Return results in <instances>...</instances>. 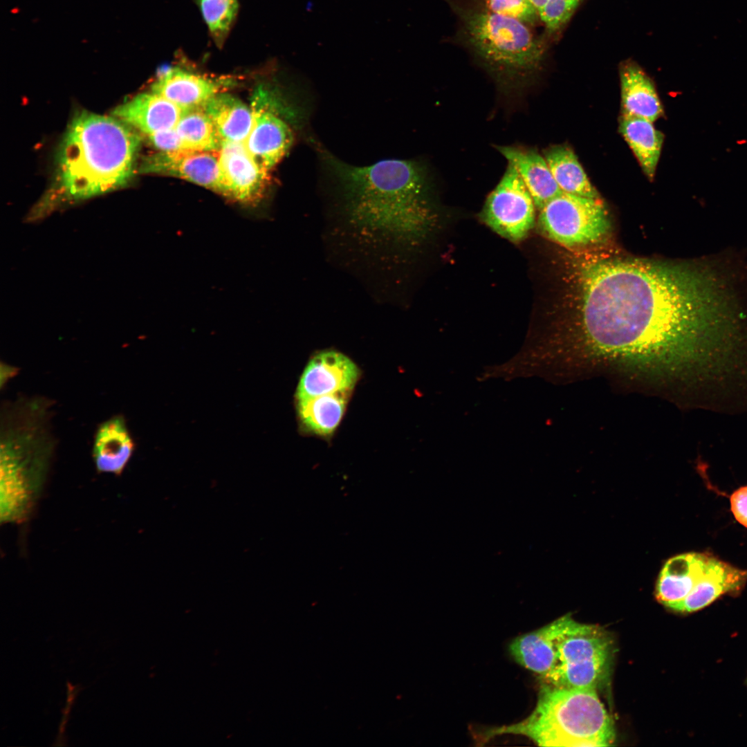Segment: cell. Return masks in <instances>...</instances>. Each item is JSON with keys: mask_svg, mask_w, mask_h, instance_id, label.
<instances>
[{"mask_svg": "<svg viewBox=\"0 0 747 747\" xmlns=\"http://www.w3.org/2000/svg\"><path fill=\"white\" fill-rule=\"evenodd\" d=\"M562 348L570 378L609 373L708 410L747 367V274L730 254L578 263Z\"/></svg>", "mask_w": 747, "mask_h": 747, "instance_id": "6da1fadb", "label": "cell"}, {"mask_svg": "<svg viewBox=\"0 0 747 747\" xmlns=\"http://www.w3.org/2000/svg\"><path fill=\"white\" fill-rule=\"evenodd\" d=\"M140 141L134 129L112 116L77 113L60 143L54 181L27 221L125 187L136 171Z\"/></svg>", "mask_w": 747, "mask_h": 747, "instance_id": "7a4b0ae2", "label": "cell"}, {"mask_svg": "<svg viewBox=\"0 0 747 747\" xmlns=\"http://www.w3.org/2000/svg\"><path fill=\"white\" fill-rule=\"evenodd\" d=\"M320 152L354 221L401 241L419 240L431 230L435 216L426 172L419 163L387 159L355 166L326 150Z\"/></svg>", "mask_w": 747, "mask_h": 747, "instance_id": "3957f363", "label": "cell"}, {"mask_svg": "<svg viewBox=\"0 0 747 747\" xmlns=\"http://www.w3.org/2000/svg\"><path fill=\"white\" fill-rule=\"evenodd\" d=\"M51 407L48 399L37 396L18 398L1 409L2 524L24 522L43 488L55 446L50 427Z\"/></svg>", "mask_w": 747, "mask_h": 747, "instance_id": "277c9868", "label": "cell"}, {"mask_svg": "<svg viewBox=\"0 0 747 747\" xmlns=\"http://www.w3.org/2000/svg\"><path fill=\"white\" fill-rule=\"evenodd\" d=\"M525 736L541 746H609L615 741L612 719L597 690L546 684L536 707L523 721L493 728L483 737Z\"/></svg>", "mask_w": 747, "mask_h": 747, "instance_id": "5b68a950", "label": "cell"}, {"mask_svg": "<svg viewBox=\"0 0 747 747\" xmlns=\"http://www.w3.org/2000/svg\"><path fill=\"white\" fill-rule=\"evenodd\" d=\"M456 15L465 44L498 76L520 79L539 67L543 48L526 24L461 0H444Z\"/></svg>", "mask_w": 747, "mask_h": 747, "instance_id": "8992f818", "label": "cell"}, {"mask_svg": "<svg viewBox=\"0 0 747 747\" xmlns=\"http://www.w3.org/2000/svg\"><path fill=\"white\" fill-rule=\"evenodd\" d=\"M614 654L607 631L571 618L558 638L554 665L543 678L556 687L597 690L609 679Z\"/></svg>", "mask_w": 747, "mask_h": 747, "instance_id": "52a82bcc", "label": "cell"}, {"mask_svg": "<svg viewBox=\"0 0 747 747\" xmlns=\"http://www.w3.org/2000/svg\"><path fill=\"white\" fill-rule=\"evenodd\" d=\"M537 221L548 238L567 248L598 243L611 228L607 211L599 198L564 192L540 210Z\"/></svg>", "mask_w": 747, "mask_h": 747, "instance_id": "ba28073f", "label": "cell"}, {"mask_svg": "<svg viewBox=\"0 0 747 747\" xmlns=\"http://www.w3.org/2000/svg\"><path fill=\"white\" fill-rule=\"evenodd\" d=\"M287 105L262 85L252 96V124L243 143L256 162L268 171L290 147L294 138L291 124L301 118L299 112Z\"/></svg>", "mask_w": 747, "mask_h": 747, "instance_id": "9c48e42d", "label": "cell"}, {"mask_svg": "<svg viewBox=\"0 0 747 747\" xmlns=\"http://www.w3.org/2000/svg\"><path fill=\"white\" fill-rule=\"evenodd\" d=\"M535 205L511 163L487 197L481 217L494 232L513 242L524 239L535 221Z\"/></svg>", "mask_w": 747, "mask_h": 747, "instance_id": "30bf717a", "label": "cell"}, {"mask_svg": "<svg viewBox=\"0 0 747 747\" xmlns=\"http://www.w3.org/2000/svg\"><path fill=\"white\" fill-rule=\"evenodd\" d=\"M138 172L181 178L223 196L224 194V181L218 151H160L146 156L142 160Z\"/></svg>", "mask_w": 747, "mask_h": 747, "instance_id": "8fae6325", "label": "cell"}, {"mask_svg": "<svg viewBox=\"0 0 747 747\" xmlns=\"http://www.w3.org/2000/svg\"><path fill=\"white\" fill-rule=\"evenodd\" d=\"M218 156L223 196L246 205L258 202L269 183L268 170L256 162L244 143L223 141Z\"/></svg>", "mask_w": 747, "mask_h": 747, "instance_id": "7c38bea8", "label": "cell"}, {"mask_svg": "<svg viewBox=\"0 0 747 747\" xmlns=\"http://www.w3.org/2000/svg\"><path fill=\"white\" fill-rule=\"evenodd\" d=\"M359 375L358 367L345 355L334 351L321 352L305 367L296 399L351 391Z\"/></svg>", "mask_w": 747, "mask_h": 747, "instance_id": "4fadbf2b", "label": "cell"}, {"mask_svg": "<svg viewBox=\"0 0 747 747\" xmlns=\"http://www.w3.org/2000/svg\"><path fill=\"white\" fill-rule=\"evenodd\" d=\"M229 83L228 80L210 77L174 66L160 71L151 86V91L188 110L201 108Z\"/></svg>", "mask_w": 747, "mask_h": 747, "instance_id": "5bb4252c", "label": "cell"}, {"mask_svg": "<svg viewBox=\"0 0 747 747\" xmlns=\"http://www.w3.org/2000/svg\"><path fill=\"white\" fill-rule=\"evenodd\" d=\"M184 111L151 91L127 100L116 107L111 115L134 129L149 135L175 128Z\"/></svg>", "mask_w": 747, "mask_h": 747, "instance_id": "9a60e30c", "label": "cell"}, {"mask_svg": "<svg viewBox=\"0 0 747 747\" xmlns=\"http://www.w3.org/2000/svg\"><path fill=\"white\" fill-rule=\"evenodd\" d=\"M746 581V570L711 557L690 593L670 609L682 613L700 610L725 593L740 591Z\"/></svg>", "mask_w": 747, "mask_h": 747, "instance_id": "2e32d148", "label": "cell"}, {"mask_svg": "<svg viewBox=\"0 0 747 747\" xmlns=\"http://www.w3.org/2000/svg\"><path fill=\"white\" fill-rule=\"evenodd\" d=\"M571 618L569 614L563 616L515 638L509 646L510 654L517 663L544 676L554 665L558 638Z\"/></svg>", "mask_w": 747, "mask_h": 747, "instance_id": "e0dca14e", "label": "cell"}, {"mask_svg": "<svg viewBox=\"0 0 747 747\" xmlns=\"http://www.w3.org/2000/svg\"><path fill=\"white\" fill-rule=\"evenodd\" d=\"M710 557L708 554L692 552L668 560L657 580V600L668 608L683 600L703 574Z\"/></svg>", "mask_w": 747, "mask_h": 747, "instance_id": "ac0fdd59", "label": "cell"}, {"mask_svg": "<svg viewBox=\"0 0 747 747\" xmlns=\"http://www.w3.org/2000/svg\"><path fill=\"white\" fill-rule=\"evenodd\" d=\"M133 450L134 443L122 416H114L98 426L92 453L98 472L121 474Z\"/></svg>", "mask_w": 747, "mask_h": 747, "instance_id": "d6986e66", "label": "cell"}, {"mask_svg": "<svg viewBox=\"0 0 747 747\" xmlns=\"http://www.w3.org/2000/svg\"><path fill=\"white\" fill-rule=\"evenodd\" d=\"M498 151L516 168L537 210L563 192L544 158L533 149L499 146Z\"/></svg>", "mask_w": 747, "mask_h": 747, "instance_id": "ffe728a7", "label": "cell"}, {"mask_svg": "<svg viewBox=\"0 0 747 747\" xmlns=\"http://www.w3.org/2000/svg\"><path fill=\"white\" fill-rule=\"evenodd\" d=\"M622 114L656 120L663 110L652 80L636 64L627 63L620 72Z\"/></svg>", "mask_w": 747, "mask_h": 747, "instance_id": "44dd1931", "label": "cell"}, {"mask_svg": "<svg viewBox=\"0 0 747 747\" xmlns=\"http://www.w3.org/2000/svg\"><path fill=\"white\" fill-rule=\"evenodd\" d=\"M212 120L222 141L244 142L252 124V113L241 100L219 93L202 107Z\"/></svg>", "mask_w": 747, "mask_h": 747, "instance_id": "7402d4cb", "label": "cell"}, {"mask_svg": "<svg viewBox=\"0 0 747 747\" xmlns=\"http://www.w3.org/2000/svg\"><path fill=\"white\" fill-rule=\"evenodd\" d=\"M619 131L636 157L643 172L653 179L660 158L664 136L653 122L636 116L622 115Z\"/></svg>", "mask_w": 747, "mask_h": 747, "instance_id": "603a6c76", "label": "cell"}, {"mask_svg": "<svg viewBox=\"0 0 747 747\" xmlns=\"http://www.w3.org/2000/svg\"><path fill=\"white\" fill-rule=\"evenodd\" d=\"M351 391L296 399L300 422L311 432L331 435L342 419Z\"/></svg>", "mask_w": 747, "mask_h": 747, "instance_id": "cb8c5ba5", "label": "cell"}, {"mask_svg": "<svg viewBox=\"0 0 747 747\" xmlns=\"http://www.w3.org/2000/svg\"><path fill=\"white\" fill-rule=\"evenodd\" d=\"M544 157L561 190L566 193L598 199L577 156L566 145H555L544 151Z\"/></svg>", "mask_w": 747, "mask_h": 747, "instance_id": "d4e9b609", "label": "cell"}, {"mask_svg": "<svg viewBox=\"0 0 747 747\" xmlns=\"http://www.w3.org/2000/svg\"><path fill=\"white\" fill-rule=\"evenodd\" d=\"M175 129L185 150L216 152L221 147L223 141L202 108L185 110Z\"/></svg>", "mask_w": 747, "mask_h": 747, "instance_id": "484cf974", "label": "cell"}, {"mask_svg": "<svg viewBox=\"0 0 747 747\" xmlns=\"http://www.w3.org/2000/svg\"><path fill=\"white\" fill-rule=\"evenodd\" d=\"M214 44L222 47L237 20L238 0H194Z\"/></svg>", "mask_w": 747, "mask_h": 747, "instance_id": "4316f807", "label": "cell"}, {"mask_svg": "<svg viewBox=\"0 0 747 747\" xmlns=\"http://www.w3.org/2000/svg\"><path fill=\"white\" fill-rule=\"evenodd\" d=\"M549 31L559 29L570 18L580 0H528Z\"/></svg>", "mask_w": 747, "mask_h": 747, "instance_id": "83f0119b", "label": "cell"}, {"mask_svg": "<svg viewBox=\"0 0 747 747\" xmlns=\"http://www.w3.org/2000/svg\"><path fill=\"white\" fill-rule=\"evenodd\" d=\"M485 8L532 24L538 16L528 0H480Z\"/></svg>", "mask_w": 747, "mask_h": 747, "instance_id": "f1b7e54d", "label": "cell"}, {"mask_svg": "<svg viewBox=\"0 0 747 747\" xmlns=\"http://www.w3.org/2000/svg\"><path fill=\"white\" fill-rule=\"evenodd\" d=\"M149 142L162 151L185 150L175 128L146 135Z\"/></svg>", "mask_w": 747, "mask_h": 747, "instance_id": "f546056e", "label": "cell"}, {"mask_svg": "<svg viewBox=\"0 0 747 747\" xmlns=\"http://www.w3.org/2000/svg\"><path fill=\"white\" fill-rule=\"evenodd\" d=\"M730 503L735 519L747 528V485L733 492L730 497Z\"/></svg>", "mask_w": 747, "mask_h": 747, "instance_id": "4dcf8cb0", "label": "cell"}, {"mask_svg": "<svg viewBox=\"0 0 747 747\" xmlns=\"http://www.w3.org/2000/svg\"><path fill=\"white\" fill-rule=\"evenodd\" d=\"M17 371V367L1 362L0 370L1 387L3 388L4 384H6L9 379L16 376Z\"/></svg>", "mask_w": 747, "mask_h": 747, "instance_id": "1f68e13d", "label": "cell"}]
</instances>
